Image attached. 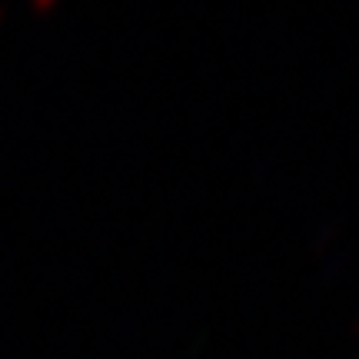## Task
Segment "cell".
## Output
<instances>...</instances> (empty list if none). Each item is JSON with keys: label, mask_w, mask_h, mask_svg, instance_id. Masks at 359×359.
Segmentation results:
<instances>
[{"label": "cell", "mask_w": 359, "mask_h": 359, "mask_svg": "<svg viewBox=\"0 0 359 359\" xmlns=\"http://www.w3.org/2000/svg\"><path fill=\"white\" fill-rule=\"evenodd\" d=\"M27 4H30V11L37 13V17H50V13L57 11L64 0H27Z\"/></svg>", "instance_id": "obj_1"}, {"label": "cell", "mask_w": 359, "mask_h": 359, "mask_svg": "<svg viewBox=\"0 0 359 359\" xmlns=\"http://www.w3.org/2000/svg\"><path fill=\"white\" fill-rule=\"evenodd\" d=\"M333 236H336V226H326V230H323V236H316V240H313V253H316V250H326Z\"/></svg>", "instance_id": "obj_2"}, {"label": "cell", "mask_w": 359, "mask_h": 359, "mask_svg": "<svg viewBox=\"0 0 359 359\" xmlns=\"http://www.w3.org/2000/svg\"><path fill=\"white\" fill-rule=\"evenodd\" d=\"M349 336H353V339H359V313L353 316V323H349Z\"/></svg>", "instance_id": "obj_3"}, {"label": "cell", "mask_w": 359, "mask_h": 359, "mask_svg": "<svg viewBox=\"0 0 359 359\" xmlns=\"http://www.w3.org/2000/svg\"><path fill=\"white\" fill-rule=\"evenodd\" d=\"M4 20H7V4L0 0V27H4Z\"/></svg>", "instance_id": "obj_4"}]
</instances>
